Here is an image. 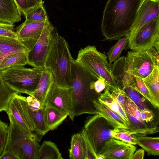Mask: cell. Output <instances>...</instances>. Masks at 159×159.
I'll return each mask as SVG.
<instances>
[{
  "label": "cell",
  "mask_w": 159,
  "mask_h": 159,
  "mask_svg": "<svg viewBox=\"0 0 159 159\" xmlns=\"http://www.w3.org/2000/svg\"><path fill=\"white\" fill-rule=\"evenodd\" d=\"M137 145L147 152L148 155H159V137H137Z\"/></svg>",
  "instance_id": "obj_26"
},
{
  "label": "cell",
  "mask_w": 159,
  "mask_h": 159,
  "mask_svg": "<svg viewBox=\"0 0 159 159\" xmlns=\"http://www.w3.org/2000/svg\"><path fill=\"white\" fill-rule=\"evenodd\" d=\"M27 103L30 109L33 111H36L42 107L40 102L34 98L31 102Z\"/></svg>",
  "instance_id": "obj_42"
},
{
  "label": "cell",
  "mask_w": 159,
  "mask_h": 159,
  "mask_svg": "<svg viewBox=\"0 0 159 159\" xmlns=\"http://www.w3.org/2000/svg\"><path fill=\"white\" fill-rule=\"evenodd\" d=\"M76 62L97 79L105 80L106 88L110 93L116 94L123 91L121 85L114 77L112 65L105 54L98 51L95 46L88 45L79 51Z\"/></svg>",
  "instance_id": "obj_3"
},
{
  "label": "cell",
  "mask_w": 159,
  "mask_h": 159,
  "mask_svg": "<svg viewBox=\"0 0 159 159\" xmlns=\"http://www.w3.org/2000/svg\"><path fill=\"white\" fill-rule=\"evenodd\" d=\"M133 87L135 91L147 100L154 108L159 109V103L151 94L142 79L134 76Z\"/></svg>",
  "instance_id": "obj_33"
},
{
  "label": "cell",
  "mask_w": 159,
  "mask_h": 159,
  "mask_svg": "<svg viewBox=\"0 0 159 159\" xmlns=\"http://www.w3.org/2000/svg\"><path fill=\"white\" fill-rule=\"evenodd\" d=\"M62 155L56 145L50 141L42 143L39 150L38 159H62Z\"/></svg>",
  "instance_id": "obj_27"
},
{
  "label": "cell",
  "mask_w": 159,
  "mask_h": 159,
  "mask_svg": "<svg viewBox=\"0 0 159 159\" xmlns=\"http://www.w3.org/2000/svg\"><path fill=\"white\" fill-rule=\"evenodd\" d=\"M158 18H159V0H142L135 20L129 34V43L143 26L149 22Z\"/></svg>",
  "instance_id": "obj_13"
},
{
  "label": "cell",
  "mask_w": 159,
  "mask_h": 159,
  "mask_svg": "<svg viewBox=\"0 0 159 159\" xmlns=\"http://www.w3.org/2000/svg\"><path fill=\"white\" fill-rule=\"evenodd\" d=\"M29 110L34 125V131L39 135L43 136L50 131L44 120V107H42L35 111L31 110L29 107Z\"/></svg>",
  "instance_id": "obj_29"
},
{
  "label": "cell",
  "mask_w": 159,
  "mask_h": 159,
  "mask_svg": "<svg viewBox=\"0 0 159 159\" xmlns=\"http://www.w3.org/2000/svg\"><path fill=\"white\" fill-rule=\"evenodd\" d=\"M2 57V55L1 53V52L0 51V61L1 60Z\"/></svg>",
  "instance_id": "obj_46"
},
{
  "label": "cell",
  "mask_w": 159,
  "mask_h": 159,
  "mask_svg": "<svg viewBox=\"0 0 159 159\" xmlns=\"http://www.w3.org/2000/svg\"><path fill=\"white\" fill-rule=\"evenodd\" d=\"M46 22L25 20L16 29L17 39L28 49L30 50L38 41Z\"/></svg>",
  "instance_id": "obj_16"
},
{
  "label": "cell",
  "mask_w": 159,
  "mask_h": 159,
  "mask_svg": "<svg viewBox=\"0 0 159 159\" xmlns=\"http://www.w3.org/2000/svg\"><path fill=\"white\" fill-rule=\"evenodd\" d=\"M141 119L143 121L148 123L151 122L154 117L152 111L147 108H144L140 110Z\"/></svg>",
  "instance_id": "obj_40"
},
{
  "label": "cell",
  "mask_w": 159,
  "mask_h": 159,
  "mask_svg": "<svg viewBox=\"0 0 159 159\" xmlns=\"http://www.w3.org/2000/svg\"><path fill=\"white\" fill-rule=\"evenodd\" d=\"M113 138L120 140L133 145L137 144V137L134 134H130L128 132L120 131L112 133Z\"/></svg>",
  "instance_id": "obj_36"
},
{
  "label": "cell",
  "mask_w": 159,
  "mask_h": 159,
  "mask_svg": "<svg viewBox=\"0 0 159 159\" xmlns=\"http://www.w3.org/2000/svg\"><path fill=\"white\" fill-rule=\"evenodd\" d=\"M21 14L14 0H0V23L14 25L20 21Z\"/></svg>",
  "instance_id": "obj_18"
},
{
  "label": "cell",
  "mask_w": 159,
  "mask_h": 159,
  "mask_svg": "<svg viewBox=\"0 0 159 159\" xmlns=\"http://www.w3.org/2000/svg\"><path fill=\"white\" fill-rule=\"evenodd\" d=\"M80 133L83 137L86 143L87 152L86 159H104L102 155L96 152L84 128L82 129Z\"/></svg>",
  "instance_id": "obj_35"
},
{
  "label": "cell",
  "mask_w": 159,
  "mask_h": 159,
  "mask_svg": "<svg viewBox=\"0 0 159 159\" xmlns=\"http://www.w3.org/2000/svg\"><path fill=\"white\" fill-rule=\"evenodd\" d=\"M69 149L70 159H86L87 148L84 139L81 134H73L71 137Z\"/></svg>",
  "instance_id": "obj_22"
},
{
  "label": "cell",
  "mask_w": 159,
  "mask_h": 159,
  "mask_svg": "<svg viewBox=\"0 0 159 159\" xmlns=\"http://www.w3.org/2000/svg\"><path fill=\"white\" fill-rule=\"evenodd\" d=\"M38 139L35 137L26 142L21 150L20 159H38L40 147Z\"/></svg>",
  "instance_id": "obj_28"
},
{
  "label": "cell",
  "mask_w": 159,
  "mask_h": 159,
  "mask_svg": "<svg viewBox=\"0 0 159 159\" xmlns=\"http://www.w3.org/2000/svg\"><path fill=\"white\" fill-rule=\"evenodd\" d=\"M129 42V35L118 40L117 42L109 49L107 53L109 62L111 64L119 58L121 54L128 45Z\"/></svg>",
  "instance_id": "obj_32"
},
{
  "label": "cell",
  "mask_w": 159,
  "mask_h": 159,
  "mask_svg": "<svg viewBox=\"0 0 159 159\" xmlns=\"http://www.w3.org/2000/svg\"><path fill=\"white\" fill-rule=\"evenodd\" d=\"M28 51L16 52L5 57L0 62V71L11 67L26 65L28 63Z\"/></svg>",
  "instance_id": "obj_24"
},
{
  "label": "cell",
  "mask_w": 159,
  "mask_h": 159,
  "mask_svg": "<svg viewBox=\"0 0 159 159\" xmlns=\"http://www.w3.org/2000/svg\"><path fill=\"white\" fill-rule=\"evenodd\" d=\"M113 74L122 88L126 97H128L138 106L140 110L147 108L146 99L135 91L133 88L134 76L126 71V61L118 60L112 66Z\"/></svg>",
  "instance_id": "obj_10"
},
{
  "label": "cell",
  "mask_w": 159,
  "mask_h": 159,
  "mask_svg": "<svg viewBox=\"0 0 159 159\" xmlns=\"http://www.w3.org/2000/svg\"><path fill=\"white\" fill-rule=\"evenodd\" d=\"M0 159H17L13 155L9 153H6L0 157Z\"/></svg>",
  "instance_id": "obj_44"
},
{
  "label": "cell",
  "mask_w": 159,
  "mask_h": 159,
  "mask_svg": "<svg viewBox=\"0 0 159 159\" xmlns=\"http://www.w3.org/2000/svg\"><path fill=\"white\" fill-rule=\"evenodd\" d=\"M144 155V151L140 149L137 150L133 154L131 159H143Z\"/></svg>",
  "instance_id": "obj_43"
},
{
  "label": "cell",
  "mask_w": 159,
  "mask_h": 159,
  "mask_svg": "<svg viewBox=\"0 0 159 159\" xmlns=\"http://www.w3.org/2000/svg\"><path fill=\"white\" fill-rule=\"evenodd\" d=\"M98 100L118 114L125 121L129 128L130 123L125 112L123 110L117 101L112 96L107 88H106L104 92L100 95Z\"/></svg>",
  "instance_id": "obj_23"
},
{
  "label": "cell",
  "mask_w": 159,
  "mask_h": 159,
  "mask_svg": "<svg viewBox=\"0 0 159 159\" xmlns=\"http://www.w3.org/2000/svg\"><path fill=\"white\" fill-rule=\"evenodd\" d=\"M93 102L98 114L104 118L114 129L120 131L129 129L126 123L118 114L100 102L98 98L94 100Z\"/></svg>",
  "instance_id": "obj_17"
},
{
  "label": "cell",
  "mask_w": 159,
  "mask_h": 159,
  "mask_svg": "<svg viewBox=\"0 0 159 159\" xmlns=\"http://www.w3.org/2000/svg\"><path fill=\"white\" fill-rule=\"evenodd\" d=\"M58 34L56 28L49 21L38 41L28 51L27 64L33 67L45 68L48 55Z\"/></svg>",
  "instance_id": "obj_7"
},
{
  "label": "cell",
  "mask_w": 159,
  "mask_h": 159,
  "mask_svg": "<svg viewBox=\"0 0 159 159\" xmlns=\"http://www.w3.org/2000/svg\"><path fill=\"white\" fill-rule=\"evenodd\" d=\"M8 124L0 120V156L4 149L8 133Z\"/></svg>",
  "instance_id": "obj_37"
},
{
  "label": "cell",
  "mask_w": 159,
  "mask_h": 159,
  "mask_svg": "<svg viewBox=\"0 0 159 159\" xmlns=\"http://www.w3.org/2000/svg\"><path fill=\"white\" fill-rule=\"evenodd\" d=\"M142 0H108L101 29L104 40H117L129 34Z\"/></svg>",
  "instance_id": "obj_1"
},
{
  "label": "cell",
  "mask_w": 159,
  "mask_h": 159,
  "mask_svg": "<svg viewBox=\"0 0 159 159\" xmlns=\"http://www.w3.org/2000/svg\"><path fill=\"white\" fill-rule=\"evenodd\" d=\"M14 25L0 23V36H7L15 38L17 37Z\"/></svg>",
  "instance_id": "obj_39"
},
{
  "label": "cell",
  "mask_w": 159,
  "mask_h": 159,
  "mask_svg": "<svg viewBox=\"0 0 159 159\" xmlns=\"http://www.w3.org/2000/svg\"><path fill=\"white\" fill-rule=\"evenodd\" d=\"M73 60L67 42L58 34L45 64V68L52 74L53 82L57 86L71 88Z\"/></svg>",
  "instance_id": "obj_4"
},
{
  "label": "cell",
  "mask_w": 159,
  "mask_h": 159,
  "mask_svg": "<svg viewBox=\"0 0 159 159\" xmlns=\"http://www.w3.org/2000/svg\"><path fill=\"white\" fill-rule=\"evenodd\" d=\"M21 13L41 3L35 0H14Z\"/></svg>",
  "instance_id": "obj_38"
},
{
  "label": "cell",
  "mask_w": 159,
  "mask_h": 159,
  "mask_svg": "<svg viewBox=\"0 0 159 159\" xmlns=\"http://www.w3.org/2000/svg\"><path fill=\"white\" fill-rule=\"evenodd\" d=\"M142 80L151 94L159 103V65H156L152 72Z\"/></svg>",
  "instance_id": "obj_25"
},
{
  "label": "cell",
  "mask_w": 159,
  "mask_h": 159,
  "mask_svg": "<svg viewBox=\"0 0 159 159\" xmlns=\"http://www.w3.org/2000/svg\"><path fill=\"white\" fill-rule=\"evenodd\" d=\"M26 98L18 93H16L10 102L8 113L13 115L25 131L34 135L35 127L29 112Z\"/></svg>",
  "instance_id": "obj_14"
},
{
  "label": "cell",
  "mask_w": 159,
  "mask_h": 159,
  "mask_svg": "<svg viewBox=\"0 0 159 159\" xmlns=\"http://www.w3.org/2000/svg\"><path fill=\"white\" fill-rule=\"evenodd\" d=\"M125 109L128 118H135L142 122H144L141 119L140 110L138 106L128 97L126 98Z\"/></svg>",
  "instance_id": "obj_34"
},
{
  "label": "cell",
  "mask_w": 159,
  "mask_h": 159,
  "mask_svg": "<svg viewBox=\"0 0 159 159\" xmlns=\"http://www.w3.org/2000/svg\"><path fill=\"white\" fill-rule=\"evenodd\" d=\"M37 2L39 3H41L42 2H42V0H35Z\"/></svg>",
  "instance_id": "obj_45"
},
{
  "label": "cell",
  "mask_w": 159,
  "mask_h": 159,
  "mask_svg": "<svg viewBox=\"0 0 159 159\" xmlns=\"http://www.w3.org/2000/svg\"><path fill=\"white\" fill-rule=\"evenodd\" d=\"M10 122L8 133L5 144L0 157L9 153L20 159L21 150L26 142L30 139L36 137L25 131L10 113H7Z\"/></svg>",
  "instance_id": "obj_9"
},
{
  "label": "cell",
  "mask_w": 159,
  "mask_h": 159,
  "mask_svg": "<svg viewBox=\"0 0 159 159\" xmlns=\"http://www.w3.org/2000/svg\"><path fill=\"white\" fill-rule=\"evenodd\" d=\"M53 82V78L51 72L45 68L35 89L28 95L39 101L41 106L43 107L47 93Z\"/></svg>",
  "instance_id": "obj_20"
},
{
  "label": "cell",
  "mask_w": 159,
  "mask_h": 159,
  "mask_svg": "<svg viewBox=\"0 0 159 159\" xmlns=\"http://www.w3.org/2000/svg\"><path fill=\"white\" fill-rule=\"evenodd\" d=\"M159 49L128 51L126 57V71L134 77L145 78L159 65Z\"/></svg>",
  "instance_id": "obj_6"
},
{
  "label": "cell",
  "mask_w": 159,
  "mask_h": 159,
  "mask_svg": "<svg viewBox=\"0 0 159 159\" xmlns=\"http://www.w3.org/2000/svg\"><path fill=\"white\" fill-rule=\"evenodd\" d=\"M97 80L73 59L71 88L75 116L84 114H98L93 102L100 96L94 88V83Z\"/></svg>",
  "instance_id": "obj_2"
},
{
  "label": "cell",
  "mask_w": 159,
  "mask_h": 159,
  "mask_svg": "<svg viewBox=\"0 0 159 159\" xmlns=\"http://www.w3.org/2000/svg\"><path fill=\"white\" fill-rule=\"evenodd\" d=\"M83 128L98 154L104 143L113 138L112 133L120 131L114 129L104 118L98 114L89 117L85 122Z\"/></svg>",
  "instance_id": "obj_8"
},
{
  "label": "cell",
  "mask_w": 159,
  "mask_h": 159,
  "mask_svg": "<svg viewBox=\"0 0 159 159\" xmlns=\"http://www.w3.org/2000/svg\"><path fill=\"white\" fill-rule=\"evenodd\" d=\"M44 119L50 130L56 129L68 116L66 112L52 105L44 106Z\"/></svg>",
  "instance_id": "obj_19"
},
{
  "label": "cell",
  "mask_w": 159,
  "mask_h": 159,
  "mask_svg": "<svg viewBox=\"0 0 159 159\" xmlns=\"http://www.w3.org/2000/svg\"><path fill=\"white\" fill-rule=\"evenodd\" d=\"M45 68H27L22 66L0 72L3 82L10 88L18 93L28 94L35 89Z\"/></svg>",
  "instance_id": "obj_5"
},
{
  "label": "cell",
  "mask_w": 159,
  "mask_h": 159,
  "mask_svg": "<svg viewBox=\"0 0 159 159\" xmlns=\"http://www.w3.org/2000/svg\"><path fill=\"white\" fill-rule=\"evenodd\" d=\"M46 104L52 105L66 112L70 119L73 120L75 116L71 88L60 87L52 83L47 94L43 107Z\"/></svg>",
  "instance_id": "obj_12"
},
{
  "label": "cell",
  "mask_w": 159,
  "mask_h": 159,
  "mask_svg": "<svg viewBox=\"0 0 159 159\" xmlns=\"http://www.w3.org/2000/svg\"><path fill=\"white\" fill-rule=\"evenodd\" d=\"M18 93L11 89L3 82L0 72V113L8 111L10 102L15 94Z\"/></svg>",
  "instance_id": "obj_30"
},
{
  "label": "cell",
  "mask_w": 159,
  "mask_h": 159,
  "mask_svg": "<svg viewBox=\"0 0 159 159\" xmlns=\"http://www.w3.org/2000/svg\"><path fill=\"white\" fill-rule=\"evenodd\" d=\"M43 3H41L24 12L23 14L25 16V20L43 22L48 21Z\"/></svg>",
  "instance_id": "obj_31"
},
{
  "label": "cell",
  "mask_w": 159,
  "mask_h": 159,
  "mask_svg": "<svg viewBox=\"0 0 159 159\" xmlns=\"http://www.w3.org/2000/svg\"><path fill=\"white\" fill-rule=\"evenodd\" d=\"M159 18L147 23L139 31L128 46L133 51L151 50L159 47Z\"/></svg>",
  "instance_id": "obj_11"
},
{
  "label": "cell",
  "mask_w": 159,
  "mask_h": 159,
  "mask_svg": "<svg viewBox=\"0 0 159 159\" xmlns=\"http://www.w3.org/2000/svg\"><path fill=\"white\" fill-rule=\"evenodd\" d=\"M106 88L105 80L102 77L98 79L94 83V89L97 93H100Z\"/></svg>",
  "instance_id": "obj_41"
},
{
  "label": "cell",
  "mask_w": 159,
  "mask_h": 159,
  "mask_svg": "<svg viewBox=\"0 0 159 159\" xmlns=\"http://www.w3.org/2000/svg\"><path fill=\"white\" fill-rule=\"evenodd\" d=\"M136 149L134 145L112 138L104 143L98 154L104 159H131Z\"/></svg>",
  "instance_id": "obj_15"
},
{
  "label": "cell",
  "mask_w": 159,
  "mask_h": 159,
  "mask_svg": "<svg viewBox=\"0 0 159 159\" xmlns=\"http://www.w3.org/2000/svg\"><path fill=\"white\" fill-rule=\"evenodd\" d=\"M28 51L17 39L0 36V51L2 55L0 61L9 54Z\"/></svg>",
  "instance_id": "obj_21"
}]
</instances>
